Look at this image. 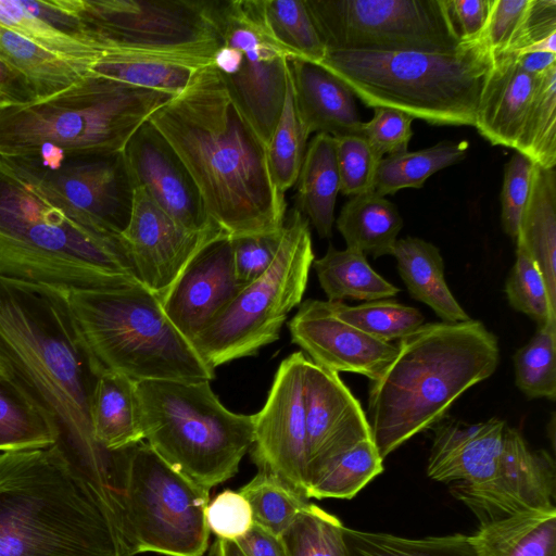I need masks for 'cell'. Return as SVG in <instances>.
Instances as JSON below:
<instances>
[{"mask_svg":"<svg viewBox=\"0 0 556 556\" xmlns=\"http://www.w3.org/2000/svg\"><path fill=\"white\" fill-rule=\"evenodd\" d=\"M0 369L51 426L72 464L92 476L113 471L114 452L92 435L89 404L99 371L67 290L0 275Z\"/></svg>","mask_w":556,"mask_h":556,"instance_id":"obj_1","label":"cell"},{"mask_svg":"<svg viewBox=\"0 0 556 556\" xmlns=\"http://www.w3.org/2000/svg\"><path fill=\"white\" fill-rule=\"evenodd\" d=\"M149 122L182 161L210 218L230 238L283 227L287 203L271 179L266 146L232 102L212 63Z\"/></svg>","mask_w":556,"mask_h":556,"instance_id":"obj_2","label":"cell"},{"mask_svg":"<svg viewBox=\"0 0 556 556\" xmlns=\"http://www.w3.org/2000/svg\"><path fill=\"white\" fill-rule=\"evenodd\" d=\"M121 490L55 445L0 453V556H135Z\"/></svg>","mask_w":556,"mask_h":556,"instance_id":"obj_3","label":"cell"},{"mask_svg":"<svg viewBox=\"0 0 556 556\" xmlns=\"http://www.w3.org/2000/svg\"><path fill=\"white\" fill-rule=\"evenodd\" d=\"M498 361L496 336L471 318L424 324L400 339L395 356L369 384L366 416L380 456L432 428L465 391L494 374Z\"/></svg>","mask_w":556,"mask_h":556,"instance_id":"obj_4","label":"cell"},{"mask_svg":"<svg viewBox=\"0 0 556 556\" xmlns=\"http://www.w3.org/2000/svg\"><path fill=\"white\" fill-rule=\"evenodd\" d=\"M0 275L67 291L142 285L122 236L50 202L1 159Z\"/></svg>","mask_w":556,"mask_h":556,"instance_id":"obj_5","label":"cell"},{"mask_svg":"<svg viewBox=\"0 0 556 556\" xmlns=\"http://www.w3.org/2000/svg\"><path fill=\"white\" fill-rule=\"evenodd\" d=\"M493 61L480 36L444 52L327 51L318 65L368 108L394 109L435 126H473Z\"/></svg>","mask_w":556,"mask_h":556,"instance_id":"obj_6","label":"cell"},{"mask_svg":"<svg viewBox=\"0 0 556 556\" xmlns=\"http://www.w3.org/2000/svg\"><path fill=\"white\" fill-rule=\"evenodd\" d=\"M170 96L88 72L68 88L0 110V157L40 150L116 154Z\"/></svg>","mask_w":556,"mask_h":556,"instance_id":"obj_7","label":"cell"},{"mask_svg":"<svg viewBox=\"0 0 556 556\" xmlns=\"http://www.w3.org/2000/svg\"><path fill=\"white\" fill-rule=\"evenodd\" d=\"M79 336L99 374L112 371L135 382L211 381L207 366L143 285L113 290L67 291Z\"/></svg>","mask_w":556,"mask_h":556,"instance_id":"obj_8","label":"cell"},{"mask_svg":"<svg viewBox=\"0 0 556 556\" xmlns=\"http://www.w3.org/2000/svg\"><path fill=\"white\" fill-rule=\"evenodd\" d=\"M136 391L143 438L169 466L207 489L238 472L254 414L227 409L210 381L146 380Z\"/></svg>","mask_w":556,"mask_h":556,"instance_id":"obj_9","label":"cell"},{"mask_svg":"<svg viewBox=\"0 0 556 556\" xmlns=\"http://www.w3.org/2000/svg\"><path fill=\"white\" fill-rule=\"evenodd\" d=\"M313 262L309 223L294 207L268 269L245 285L192 341L204 363L215 370L277 341L288 314L302 302Z\"/></svg>","mask_w":556,"mask_h":556,"instance_id":"obj_10","label":"cell"},{"mask_svg":"<svg viewBox=\"0 0 556 556\" xmlns=\"http://www.w3.org/2000/svg\"><path fill=\"white\" fill-rule=\"evenodd\" d=\"M126 527L136 554L203 556L210 489L169 466L148 443L118 451Z\"/></svg>","mask_w":556,"mask_h":556,"instance_id":"obj_11","label":"cell"},{"mask_svg":"<svg viewBox=\"0 0 556 556\" xmlns=\"http://www.w3.org/2000/svg\"><path fill=\"white\" fill-rule=\"evenodd\" d=\"M88 38L211 64L219 46L218 0H66Z\"/></svg>","mask_w":556,"mask_h":556,"instance_id":"obj_12","label":"cell"},{"mask_svg":"<svg viewBox=\"0 0 556 556\" xmlns=\"http://www.w3.org/2000/svg\"><path fill=\"white\" fill-rule=\"evenodd\" d=\"M217 25L220 42L212 64L266 146L283 106L290 55L268 34L261 0H218Z\"/></svg>","mask_w":556,"mask_h":556,"instance_id":"obj_13","label":"cell"},{"mask_svg":"<svg viewBox=\"0 0 556 556\" xmlns=\"http://www.w3.org/2000/svg\"><path fill=\"white\" fill-rule=\"evenodd\" d=\"M327 51H453L463 41L446 0H305Z\"/></svg>","mask_w":556,"mask_h":556,"instance_id":"obj_14","label":"cell"},{"mask_svg":"<svg viewBox=\"0 0 556 556\" xmlns=\"http://www.w3.org/2000/svg\"><path fill=\"white\" fill-rule=\"evenodd\" d=\"M22 180L80 220L121 236L128 225L134 189L123 154H64L40 150L0 157Z\"/></svg>","mask_w":556,"mask_h":556,"instance_id":"obj_15","label":"cell"},{"mask_svg":"<svg viewBox=\"0 0 556 556\" xmlns=\"http://www.w3.org/2000/svg\"><path fill=\"white\" fill-rule=\"evenodd\" d=\"M307 356L295 352L277 368L267 400L254 414L251 457L304 497L307 486V440L304 378Z\"/></svg>","mask_w":556,"mask_h":556,"instance_id":"obj_16","label":"cell"},{"mask_svg":"<svg viewBox=\"0 0 556 556\" xmlns=\"http://www.w3.org/2000/svg\"><path fill=\"white\" fill-rule=\"evenodd\" d=\"M555 482L553 457L544 450L531 451L522 435L506 426L497 476L481 485L455 482L451 492L482 526L527 510L554 508Z\"/></svg>","mask_w":556,"mask_h":556,"instance_id":"obj_17","label":"cell"},{"mask_svg":"<svg viewBox=\"0 0 556 556\" xmlns=\"http://www.w3.org/2000/svg\"><path fill=\"white\" fill-rule=\"evenodd\" d=\"M224 233L217 225L187 229L135 188L129 222L121 236L141 283L161 301L192 257Z\"/></svg>","mask_w":556,"mask_h":556,"instance_id":"obj_18","label":"cell"},{"mask_svg":"<svg viewBox=\"0 0 556 556\" xmlns=\"http://www.w3.org/2000/svg\"><path fill=\"white\" fill-rule=\"evenodd\" d=\"M291 340L316 365L332 372L378 378L396 354V345L374 338L333 312L330 301L308 299L288 324Z\"/></svg>","mask_w":556,"mask_h":556,"instance_id":"obj_19","label":"cell"},{"mask_svg":"<svg viewBox=\"0 0 556 556\" xmlns=\"http://www.w3.org/2000/svg\"><path fill=\"white\" fill-rule=\"evenodd\" d=\"M304 406L308 482L327 464L358 443L371 439V431L359 401L339 374L316 365L308 357L305 364Z\"/></svg>","mask_w":556,"mask_h":556,"instance_id":"obj_20","label":"cell"},{"mask_svg":"<svg viewBox=\"0 0 556 556\" xmlns=\"http://www.w3.org/2000/svg\"><path fill=\"white\" fill-rule=\"evenodd\" d=\"M122 154L132 189H142L177 223L195 231L216 225L182 161L149 119Z\"/></svg>","mask_w":556,"mask_h":556,"instance_id":"obj_21","label":"cell"},{"mask_svg":"<svg viewBox=\"0 0 556 556\" xmlns=\"http://www.w3.org/2000/svg\"><path fill=\"white\" fill-rule=\"evenodd\" d=\"M244 286L236 278L231 239L224 233L192 257L161 303L170 323L192 344Z\"/></svg>","mask_w":556,"mask_h":556,"instance_id":"obj_22","label":"cell"},{"mask_svg":"<svg viewBox=\"0 0 556 556\" xmlns=\"http://www.w3.org/2000/svg\"><path fill=\"white\" fill-rule=\"evenodd\" d=\"M506 426L496 417L478 424L442 418L432 427L428 477L468 485L489 483L500 471Z\"/></svg>","mask_w":556,"mask_h":556,"instance_id":"obj_23","label":"cell"},{"mask_svg":"<svg viewBox=\"0 0 556 556\" xmlns=\"http://www.w3.org/2000/svg\"><path fill=\"white\" fill-rule=\"evenodd\" d=\"M293 101L304 135L327 134L333 138L362 136L363 121L355 96L320 65L299 59L288 60Z\"/></svg>","mask_w":556,"mask_h":556,"instance_id":"obj_24","label":"cell"},{"mask_svg":"<svg viewBox=\"0 0 556 556\" xmlns=\"http://www.w3.org/2000/svg\"><path fill=\"white\" fill-rule=\"evenodd\" d=\"M536 74L516 55L494 58L476 112L478 132L493 146L516 149L532 99Z\"/></svg>","mask_w":556,"mask_h":556,"instance_id":"obj_25","label":"cell"},{"mask_svg":"<svg viewBox=\"0 0 556 556\" xmlns=\"http://www.w3.org/2000/svg\"><path fill=\"white\" fill-rule=\"evenodd\" d=\"M206 65L147 51L106 47L90 65L89 72L121 84L174 97Z\"/></svg>","mask_w":556,"mask_h":556,"instance_id":"obj_26","label":"cell"},{"mask_svg":"<svg viewBox=\"0 0 556 556\" xmlns=\"http://www.w3.org/2000/svg\"><path fill=\"white\" fill-rule=\"evenodd\" d=\"M94 441L118 452L143 441L136 382L112 371L99 374L89 404Z\"/></svg>","mask_w":556,"mask_h":556,"instance_id":"obj_27","label":"cell"},{"mask_svg":"<svg viewBox=\"0 0 556 556\" xmlns=\"http://www.w3.org/2000/svg\"><path fill=\"white\" fill-rule=\"evenodd\" d=\"M515 241L542 274L549 300L556 307L555 168L546 169L534 164L530 194Z\"/></svg>","mask_w":556,"mask_h":556,"instance_id":"obj_28","label":"cell"},{"mask_svg":"<svg viewBox=\"0 0 556 556\" xmlns=\"http://www.w3.org/2000/svg\"><path fill=\"white\" fill-rule=\"evenodd\" d=\"M391 255L413 299L428 305L442 321L470 319L446 285L443 257L434 244L405 237L396 240Z\"/></svg>","mask_w":556,"mask_h":556,"instance_id":"obj_29","label":"cell"},{"mask_svg":"<svg viewBox=\"0 0 556 556\" xmlns=\"http://www.w3.org/2000/svg\"><path fill=\"white\" fill-rule=\"evenodd\" d=\"M295 185V208L321 239L330 238L340 192L333 137L316 134L308 142Z\"/></svg>","mask_w":556,"mask_h":556,"instance_id":"obj_30","label":"cell"},{"mask_svg":"<svg viewBox=\"0 0 556 556\" xmlns=\"http://www.w3.org/2000/svg\"><path fill=\"white\" fill-rule=\"evenodd\" d=\"M553 33H556L555 0H489L481 37L494 58L517 55Z\"/></svg>","mask_w":556,"mask_h":556,"instance_id":"obj_31","label":"cell"},{"mask_svg":"<svg viewBox=\"0 0 556 556\" xmlns=\"http://www.w3.org/2000/svg\"><path fill=\"white\" fill-rule=\"evenodd\" d=\"M469 536L479 556H556V508L482 525Z\"/></svg>","mask_w":556,"mask_h":556,"instance_id":"obj_32","label":"cell"},{"mask_svg":"<svg viewBox=\"0 0 556 556\" xmlns=\"http://www.w3.org/2000/svg\"><path fill=\"white\" fill-rule=\"evenodd\" d=\"M336 224L348 249L377 258L392 254L403 219L394 203L372 191L352 197Z\"/></svg>","mask_w":556,"mask_h":556,"instance_id":"obj_33","label":"cell"},{"mask_svg":"<svg viewBox=\"0 0 556 556\" xmlns=\"http://www.w3.org/2000/svg\"><path fill=\"white\" fill-rule=\"evenodd\" d=\"M312 266L330 302H368L392 298L400 291L371 268L365 254L352 249L338 250L329 244L325 255L314 260Z\"/></svg>","mask_w":556,"mask_h":556,"instance_id":"obj_34","label":"cell"},{"mask_svg":"<svg viewBox=\"0 0 556 556\" xmlns=\"http://www.w3.org/2000/svg\"><path fill=\"white\" fill-rule=\"evenodd\" d=\"M0 59L29 81L38 100L68 88L89 72L88 68L40 48L1 24Z\"/></svg>","mask_w":556,"mask_h":556,"instance_id":"obj_35","label":"cell"},{"mask_svg":"<svg viewBox=\"0 0 556 556\" xmlns=\"http://www.w3.org/2000/svg\"><path fill=\"white\" fill-rule=\"evenodd\" d=\"M467 150L466 141H441L418 151L384 156L377 168L374 192L386 197L406 188L419 189L433 174L460 162Z\"/></svg>","mask_w":556,"mask_h":556,"instance_id":"obj_36","label":"cell"},{"mask_svg":"<svg viewBox=\"0 0 556 556\" xmlns=\"http://www.w3.org/2000/svg\"><path fill=\"white\" fill-rule=\"evenodd\" d=\"M515 151L542 168H555L556 63L536 74L532 99Z\"/></svg>","mask_w":556,"mask_h":556,"instance_id":"obj_37","label":"cell"},{"mask_svg":"<svg viewBox=\"0 0 556 556\" xmlns=\"http://www.w3.org/2000/svg\"><path fill=\"white\" fill-rule=\"evenodd\" d=\"M383 471V458L372 439L340 455L307 482L306 498H352Z\"/></svg>","mask_w":556,"mask_h":556,"instance_id":"obj_38","label":"cell"},{"mask_svg":"<svg viewBox=\"0 0 556 556\" xmlns=\"http://www.w3.org/2000/svg\"><path fill=\"white\" fill-rule=\"evenodd\" d=\"M343 538L348 556H479L470 536L459 533L407 539L344 527Z\"/></svg>","mask_w":556,"mask_h":556,"instance_id":"obj_39","label":"cell"},{"mask_svg":"<svg viewBox=\"0 0 556 556\" xmlns=\"http://www.w3.org/2000/svg\"><path fill=\"white\" fill-rule=\"evenodd\" d=\"M264 25L290 58L318 64L327 49L314 25L305 0H261Z\"/></svg>","mask_w":556,"mask_h":556,"instance_id":"obj_40","label":"cell"},{"mask_svg":"<svg viewBox=\"0 0 556 556\" xmlns=\"http://www.w3.org/2000/svg\"><path fill=\"white\" fill-rule=\"evenodd\" d=\"M0 24L40 48L88 68L102 50L70 36L26 10L20 0H0Z\"/></svg>","mask_w":556,"mask_h":556,"instance_id":"obj_41","label":"cell"},{"mask_svg":"<svg viewBox=\"0 0 556 556\" xmlns=\"http://www.w3.org/2000/svg\"><path fill=\"white\" fill-rule=\"evenodd\" d=\"M56 442V434L7 378L0 376V451L48 447Z\"/></svg>","mask_w":556,"mask_h":556,"instance_id":"obj_42","label":"cell"},{"mask_svg":"<svg viewBox=\"0 0 556 556\" xmlns=\"http://www.w3.org/2000/svg\"><path fill=\"white\" fill-rule=\"evenodd\" d=\"M239 492L251 506L253 522L277 536L309 503L281 478L262 469Z\"/></svg>","mask_w":556,"mask_h":556,"instance_id":"obj_43","label":"cell"},{"mask_svg":"<svg viewBox=\"0 0 556 556\" xmlns=\"http://www.w3.org/2000/svg\"><path fill=\"white\" fill-rule=\"evenodd\" d=\"M515 382L528 399H556V319L538 327L513 357Z\"/></svg>","mask_w":556,"mask_h":556,"instance_id":"obj_44","label":"cell"},{"mask_svg":"<svg viewBox=\"0 0 556 556\" xmlns=\"http://www.w3.org/2000/svg\"><path fill=\"white\" fill-rule=\"evenodd\" d=\"M306 143L307 138L296 115L289 77L280 116L266 144L268 169L276 188L280 192L286 193L295 185Z\"/></svg>","mask_w":556,"mask_h":556,"instance_id":"obj_45","label":"cell"},{"mask_svg":"<svg viewBox=\"0 0 556 556\" xmlns=\"http://www.w3.org/2000/svg\"><path fill=\"white\" fill-rule=\"evenodd\" d=\"M339 318L377 338L391 342L400 340L424 325V315L415 307L395 300L379 299L356 306L331 302Z\"/></svg>","mask_w":556,"mask_h":556,"instance_id":"obj_46","label":"cell"},{"mask_svg":"<svg viewBox=\"0 0 556 556\" xmlns=\"http://www.w3.org/2000/svg\"><path fill=\"white\" fill-rule=\"evenodd\" d=\"M343 529L340 519L308 503L280 538L289 556H348Z\"/></svg>","mask_w":556,"mask_h":556,"instance_id":"obj_47","label":"cell"},{"mask_svg":"<svg viewBox=\"0 0 556 556\" xmlns=\"http://www.w3.org/2000/svg\"><path fill=\"white\" fill-rule=\"evenodd\" d=\"M504 291L510 306L532 318L539 327L556 319V307L549 300L542 274L519 248Z\"/></svg>","mask_w":556,"mask_h":556,"instance_id":"obj_48","label":"cell"},{"mask_svg":"<svg viewBox=\"0 0 556 556\" xmlns=\"http://www.w3.org/2000/svg\"><path fill=\"white\" fill-rule=\"evenodd\" d=\"M334 147L340 192L349 197L372 192L381 157L359 135L337 137Z\"/></svg>","mask_w":556,"mask_h":556,"instance_id":"obj_49","label":"cell"},{"mask_svg":"<svg viewBox=\"0 0 556 556\" xmlns=\"http://www.w3.org/2000/svg\"><path fill=\"white\" fill-rule=\"evenodd\" d=\"M533 167L531 160L518 152L504 166L501 222L505 233L514 240L530 194Z\"/></svg>","mask_w":556,"mask_h":556,"instance_id":"obj_50","label":"cell"},{"mask_svg":"<svg viewBox=\"0 0 556 556\" xmlns=\"http://www.w3.org/2000/svg\"><path fill=\"white\" fill-rule=\"evenodd\" d=\"M414 117L389 108H375L374 115L363 123L362 136L381 159L408 151Z\"/></svg>","mask_w":556,"mask_h":556,"instance_id":"obj_51","label":"cell"},{"mask_svg":"<svg viewBox=\"0 0 556 556\" xmlns=\"http://www.w3.org/2000/svg\"><path fill=\"white\" fill-rule=\"evenodd\" d=\"M282 233L283 227L270 233L230 238L235 275L241 285L252 282L268 269L279 249Z\"/></svg>","mask_w":556,"mask_h":556,"instance_id":"obj_52","label":"cell"},{"mask_svg":"<svg viewBox=\"0 0 556 556\" xmlns=\"http://www.w3.org/2000/svg\"><path fill=\"white\" fill-rule=\"evenodd\" d=\"M207 527L217 539L237 541L253 526L249 502L239 492L225 490L218 493L205 509Z\"/></svg>","mask_w":556,"mask_h":556,"instance_id":"obj_53","label":"cell"},{"mask_svg":"<svg viewBox=\"0 0 556 556\" xmlns=\"http://www.w3.org/2000/svg\"><path fill=\"white\" fill-rule=\"evenodd\" d=\"M446 4L462 41L480 38L486 23L489 0H446Z\"/></svg>","mask_w":556,"mask_h":556,"instance_id":"obj_54","label":"cell"},{"mask_svg":"<svg viewBox=\"0 0 556 556\" xmlns=\"http://www.w3.org/2000/svg\"><path fill=\"white\" fill-rule=\"evenodd\" d=\"M0 98L9 105H22L38 100L29 81L1 59Z\"/></svg>","mask_w":556,"mask_h":556,"instance_id":"obj_55","label":"cell"},{"mask_svg":"<svg viewBox=\"0 0 556 556\" xmlns=\"http://www.w3.org/2000/svg\"><path fill=\"white\" fill-rule=\"evenodd\" d=\"M236 542L247 556H289L281 538L256 523Z\"/></svg>","mask_w":556,"mask_h":556,"instance_id":"obj_56","label":"cell"},{"mask_svg":"<svg viewBox=\"0 0 556 556\" xmlns=\"http://www.w3.org/2000/svg\"><path fill=\"white\" fill-rule=\"evenodd\" d=\"M206 556H247L236 541L216 539Z\"/></svg>","mask_w":556,"mask_h":556,"instance_id":"obj_57","label":"cell"},{"mask_svg":"<svg viewBox=\"0 0 556 556\" xmlns=\"http://www.w3.org/2000/svg\"><path fill=\"white\" fill-rule=\"evenodd\" d=\"M533 53H545L556 55V33H553L546 36L545 38L533 42L529 47L525 48L521 52H519L517 56Z\"/></svg>","mask_w":556,"mask_h":556,"instance_id":"obj_58","label":"cell"},{"mask_svg":"<svg viewBox=\"0 0 556 556\" xmlns=\"http://www.w3.org/2000/svg\"><path fill=\"white\" fill-rule=\"evenodd\" d=\"M5 105H9L5 103V101L3 99L0 98V110L5 106Z\"/></svg>","mask_w":556,"mask_h":556,"instance_id":"obj_59","label":"cell"},{"mask_svg":"<svg viewBox=\"0 0 556 556\" xmlns=\"http://www.w3.org/2000/svg\"><path fill=\"white\" fill-rule=\"evenodd\" d=\"M0 376H2L1 369H0Z\"/></svg>","mask_w":556,"mask_h":556,"instance_id":"obj_60","label":"cell"}]
</instances>
